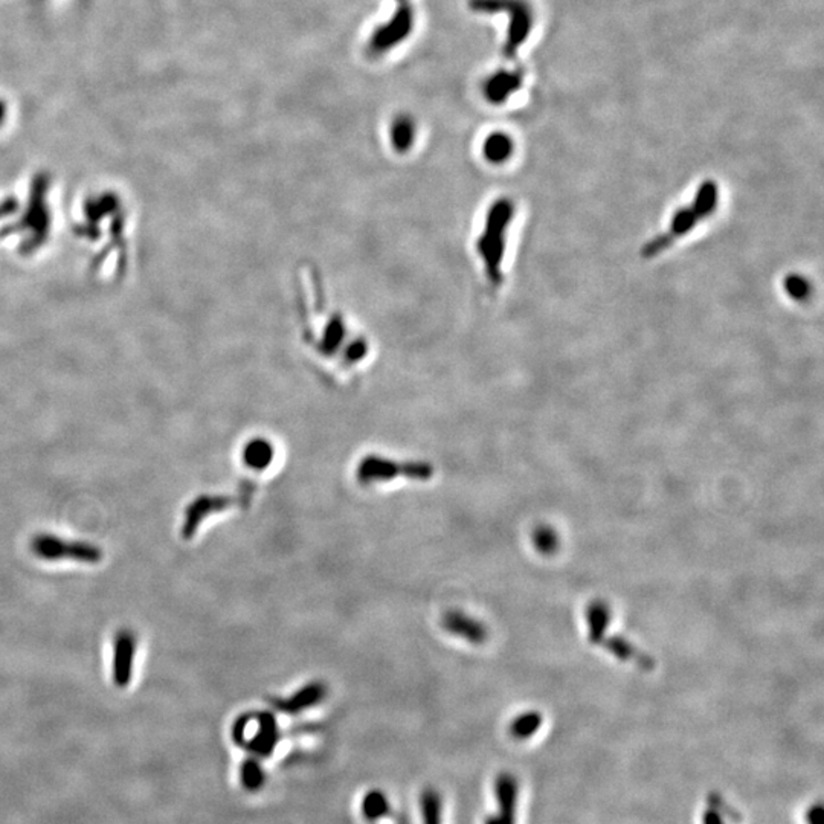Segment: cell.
I'll list each match as a JSON object with an SVG mask.
<instances>
[{"instance_id": "6da1fadb", "label": "cell", "mask_w": 824, "mask_h": 824, "mask_svg": "<svg viewBox=\"0 0 824 824\" xmlns=\"http://www.w3.org/2000/svg\"><path fill=\"white\" fill-rule=\"evenodd\" d=\"M513 215V202L510 198H498L490 205L481 234L478 237V255L481 258L486 279L493 289H498L504 281V255L507 246V232Z\"/></svg>"}, {"instance_id": "4fadbf2b", "label": "cell", "mask_w": 824, "mask_h": 824, "mask_svg": "<svg viewBox=\"0 0 824 824\" xmlns=\"http://www.w3.org/2000/svg\"><path fill=\"white\" fill-rule=\"evenodd\" d=\"M326 685L321 683H311L301 691H296L290 698H277L273 699L272 706L281 713L298 715L311 707H315L326 698Z\"/></svg>"}, {"instance_id": "9c48e42d", "label": "cell", "mask_w": 824, "mask_h": 824, "mask_svg": "<svg viewBox=\"0 0 824 824\" xmlns=\"http://www.w3.org/2000/svg\"><path fill=\"white\" fill-rule=\"evenodd\" d=\"M138 637L132 629H119L113 637L112 676L115 685L125 689L133 678Z\"/></svg>"}, {"instance_id": "e0dca14e", "label": "cell", "mask_w": 824, "mask_h": 824, "mask_svg": "<svg viewBox=\"0 0 824 824\" xmlns=\"http://www.w3.org/2000/svg\"><path fill=\"white\" fill-rule=\"evenodd\" d=\"M610 610L606 602L595 600L586 608V626H588V640L591 644L599 646L602 638L605 637L610 627Z\"/></svg>"}, {"instance_id": "5bb4252c", "label": "cell", "mask_w": 824, "mask_h": 824, "mask_svg": "<svg viewBox=\"0 0 824 824\" xmlns=\"http://www.w3.org/2000/svg\"><path fill=\"white\" fill-rule=\"evenodd\" d=\"M418 125L411 113H399L390 125V142L397 155H407L417 141Z\"/></svg>"}, {"instance_id": "d6986e66", "label": "cell", "mask_w": 824, "mask_h": 824, "mask_svg": "<svg viewBox=\"0 0 824 824\" xmlns=\"http://www.w3.org/2000/svg\"><path fill=\"white\" fill-rule=\"evenodd\" d=\"M390 800L384 792L373 789L362 800V813L368 821H377L390 813Z\"/></svg>"}, {"instance_id": "52a82bcc", "label": "cell", "mask_w": 824, "mask_h": 824, "mask_svg": "<svg viewBox=\"0 0 824 824\" xmlns=\"http://www.w3.org/2000/svg\"><path fill=\"white\" fill-rule=\"evenodd\" d=\"M251 499V493L246 495H200L193 503L188 504L183 516L182 536L183 539H191L200 524L213 513H219L223 510L230 509L241 503L247 504Z\"/></svg>"}, {"instance_id": "30bf717a", "label": "cell", "mask_w": 824, "mask_h": 824, "mask_svg": "<svg viewBox=\"0 0 824 824\" xmlns=\"http://www.w3.org/2000/svg\"><path fill=\"white\" fill-rule=\"evenodd\" d=\"M525 72L521 68L495 70L482 83V97L492 106H503L524 86Z\"/></svg>"}, {"instance_id": "7402d4cb", "label": "cell", "mask_w": 824, "mask_h": 824, "mask_svg": "<svg viewBox=\"0 0 824 824\" xmlns=\"http://www.w3.org/2000/svg\"><path fill=\"white\" fill-rule=\"evenodd\" d=\"M542 717L537 712H529L521 715L514 719L510 731L516 739L530 738L531 734L536 733V730L541 727Z\"/></svg>"}, {"instance_id": "ba28073f", "label": "cell", "mask_w": 824, "mask_h": 824, "mask_svg": "<svg viewBox=\"0 0 824 824\" xmlns=\"http://www.w3.org/2000/svg\"><path fill=\"white\" fill-rule=\"evenodd\" d=\"M247 728H251V734H243L234 739L241 748L247 749L252 755L266 757L271 755L279 744V733L277 723L272 715L260 713V715H246L241 716Z\"/></svg>"}, {"instance_id": "8fae6325", "label": "cell", "mask_w": 824, "mask_h": 824, "mask_svg": "<svg viewBox=\"0 0 824 824\" xmlns=\"http://www.w3.org/2000/svg\"><path fill=\"white\" fill-rule=\"evenodd\" d=\"M441 626L454 637L463 638L472 644H482L488 642V627L481 621L467 616L466 612L450 610L441 618Z\"/></svg>"}, {"instance_id": "cb8c5ba5", "label": "cell", "mask_w": 824, "mask_h": 824, "mask_svg": "<svg viewBox=\"0 0 824 824\" xmlns=\"http://www.w3.org/2000/svg\"><path fill=\"white\" fill-rule=\"evenodd\" d=\"M783 287H785V292L791 298L797 301L806 300L809 292H811V284L808 283V279L802 277V275H797V273H792V275L787 277L783 281Z\"/></svg>"}, {"instance_id": "9a60e30c", "label": "cell", "mask_w": 824, "mask_h": 824, "mask_svg": "<svg viewBox=\"0 0 824 824\" xmlns=\"http://www.w3.org/2000/svg\"><path fill=\"white\" fill-rule=\"evenodd\" d=\"M516 780L510 774H503L497 780V798L499 811L486 821V824H514V806H516Z\"/></svg>"}, {"instance_id": "5b68a950", "label": "cell", "mask_w": 824, "mask_h": 824, "mask_svg": "<svg viewBox=\"0 0 824 824\" xmlns=\"http://www.w3.org/2000/svg\"><path fill=\"white\" fill-rule=\"evenodd\" d=\"M434 472V467L424 461H396L385 456H368L359 463L356 477L362 484L388 482L400 477L414 481H428Z\"/></svg>"}, {"instance_id": "7a4b0ae2", "label": "cell", "mask_w": 824, "mask_h": 824, "mask_svg": "<svg viewBox=\"0 0 824 824\" xmlns=\"http://www.w3.org/2000/svg\"><path fill=\"white\" fill-rule=\"evenodd\" d=\"M717 202H719V187L712 179H707L698 188L693 202L676 209L670 222L669 230L652 240H649L642 247L640 255L644 260H649V258L657 257L666 249H669L675 241L687 236L698 223L708 219L716 211Z\"/></svg>"}, {"instance_id": "3957f363", "label": "cell", "mask_w": 824, "mask_h": 824, "mask_svg": "<svg viewBox=\"0 0 824 824\" xmlns=\"http://www.w3.org/2000/svg\"><path fill=\"white\" fill-rule=\"evenodd\" d=\"M473 14L495 16L503 14L509 19V28L504 40V59L513 60L530 37L535 27V10L529 0H467Z\"/></svg>"}, {"instance_id": "603a6c76", "label": "cell", "mask_w": 824, "mask_h": 824, "mask_svg": "<svg viewBox=\"0 0 824 824\" xmlns=\"http://www.w3.org/2000/svg\"><path fill=\"white\" fill-rule=\"evenodd\" d=\"M533 544H535L536 550L541 554L552 556L559 548V537H557V533L553 530L552 527L542 525V527H537L535 533H533Z\"/></svg>"}, {"instance_id": "ac0fdd59", "label": "cell", "mask_w": 824, "mask_h": 824, "mask_svg": "<svg viewBox=\"0 0 824 824\" xmlns=\"http://www.w3.org/2000/svg\"><path fill=\"white\" fill-rule=\"evenodd\" d=\"M275 450L268 439H252L247 441L243 449V460L247 467L254 471H266L272 465Z\"/></svg>"}, {"instance_id": "ffe728a7", "label": "cell", "mask_w": 824, "mask_h": 824, "mask_svg": "<svg viewBox=\"0 0 824 824\" xmlns=\"http://www.w3.org/2000/svg\"><path fill=\"white\" fill-rule=\"evenodd\" d=\"M240 781L243 788L249 792L258 791V789L264 787L266 774H264V770L260 765L258 759L249 757V759L243 762L240 768Z\"/></svg>"}, {"instance_id": "8992f818", "label": "cell", "mask_w": 824, "mask_h": 824, "mask_svg": "<svg viewBox=\"0 0 824 824\" xmlns=\"http://www.w3.org/2000/svg\"><path fill=\"white\" fill-rule=\"evenodd\" d=\"M31 550L44 561H76L83 563L101 562L104 553L100 546L86 541H68L60 536L40 533L34 536Z\"/></svg>"}, {"instance_id": "d4e9b609", "label": "cell", "mask_w": 824, "mask_h": 824, "mask_svg": "<svg viewBox=\"0 0 824 824\" xmlns=\"http://www.w3.org/2000/svg\"><path fill=\"white\" fill-rule=\"evenodd\" d=\"M394 2H396L397 5H399V4H407V2H411V0H394Z\"/></svg>"}, {"instance_id": "44dd1931", "label": "cell", "mask_w": 824, "mask_h": 824, "mask_svg": "<svg viewBox=\"0 0 824 824\" xmlns=\"http://www.w3.org/2000/svg\"><path fill=\"white\" fill-rule=\"evenodd\" d=\"M424 824H441V798L435 789H424L420 797Z\"/></svg>"}, {"instance_id": "277c9868", "label": "cell", "mask_w": 824, "mask_h": 824, "mask_svg": "<svg viewBox=\"0 0 824 824\" xmlns=\"http://www.w3.org/2000/svg\"><path fill=\"white\" fill-rule=\"evenodd\" d=\"M416 10L411 2L399 4L385 22L379 23L369 33L367 53L371 59H380L392 53L411 37L416 28Z\"/></svg>"}, {"instance_id": "7c38bea8", "label": "cell", "mask_w": 824, "mask_h": 824, "mask_svg": "<svg viewBox=\"0 0 824 824\" xmlns=\"http://www.w3.org/2000/svg\"><path fill=\"white\" fill-rule=\"evenodd\" d=\"M599 646L608 650L610 655H614L617 659L634 664V666H637V667L646 670V672H650L657 666L652 657H649L648 653L642 652L635 644H632L629 640L620 637V635L608 637V634H606L605 637L602 638V642H599Z\"/></svg>"}, {"instance_id": "2e32d148", "label": "cell", "mask_w": 824, "mask_h": 824, "mask_svg": "<svg viewBox=\"0 0 824 824\" xmlns=\"http://www.w3.org/2000/svg\"><path fill=\"white\" fill-rule=\"evenodd\" d=\"M513 153V138L505 132H493L482 142V156L492 166H503Z\"/></svg>"}]
</instances>
